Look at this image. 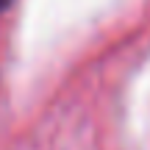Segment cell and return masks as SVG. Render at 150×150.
<instances>
[{
	"label": "cell",
	"instance_id": "6da1fadb",
	"mask_svg": "<svg viewBox=\"0 0 150 150\" xmlns=\"http://www.w3.org/2000/svg\"><path fill=\"white\" fill-rule=\"evenodd\" d=\"M8 6H11V0H0V11H3V8H8Z\"/></svg>",
	"mask_w": 150,
	"mask_h": 150
}]
</instances>
